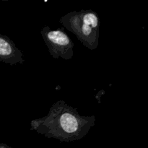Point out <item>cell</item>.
Wrapping results in <instances>:
<instances>
[{
  "mask_svg": "<svg viewBox=\"0 0 148 148\" xmlns=\"http://www.w3.org/2000/svg\"><path fill=\"white\" fill-rule=\"evenodd\" d=\"M62 25L76 36L78 40L90 50L99 44L100 20L98 14L91 10H82L67 13L59 20Z\"/></svg>",
  "mask_w": 148,
  "mask_h": 148,
  "instance_id": "obj_2",
  "label": "cell"
},
{
  "mask_svg": "<svg viewBox=\"0 0 148 148\" xmlns=\"http://www.w3.org/2000/svg\"><path fill=\"white\" fill-rule=\"evenodd\" d=\"M40 35L53 59L69 60L73 58L74 43L63 30H53L49 26H45L40 30Z\"/></svg>",
  "mask_w": 148,
  "mask_h": 148,
  "instance_id": "obj_3",
  "label": "cell"
},
{
  "mask_svg": "<svg viewBox=\"0 0 148 148\" xmlns=\"http://www.w3.org/2000/svg\"><path fill=\"white\" fill-rule=\"evenodd\" d=\"M95 116H82L76 108L60 100L53 103L47 115L32 120L30 130L61 142L83 139L95 124Z\"/></svg>",
  "mask_w": 148,
  "mask_h": 148,
  "instance_id": "obj_1",
  "label": "cell"
},
{
  "mask_svg": "<svg viewBox=\"0 0 148 148\" xmlns=\"http://www.w3.org/2000/svg\"><path fill=\"white\" fill-rule=\"evenodd\" d=\"M0 148H12L10 146L7 145V144H4V143H0Z\"/></svg>",
  "mask_w": 148,
  "mask_h": 148,
  "instance_id": "obj_5",
  "label": "cell"
},
{
  "mask_svg": "<svg viewBox=\"0 0 148 148\" xmlns=\"http://www.w3.org/2000/svg\"><path fill=\"white\" fill-rule=\"evenodd\" d=\"M0 62L10 65L23 64L25 62L23 53L14 42L4 35L0 34Z\"/></svg>",
  "mask_w": 148,
  "mask_h": 148,
  "instance_id": "obj_4",
  "label": "cell"
}]
</instances>
